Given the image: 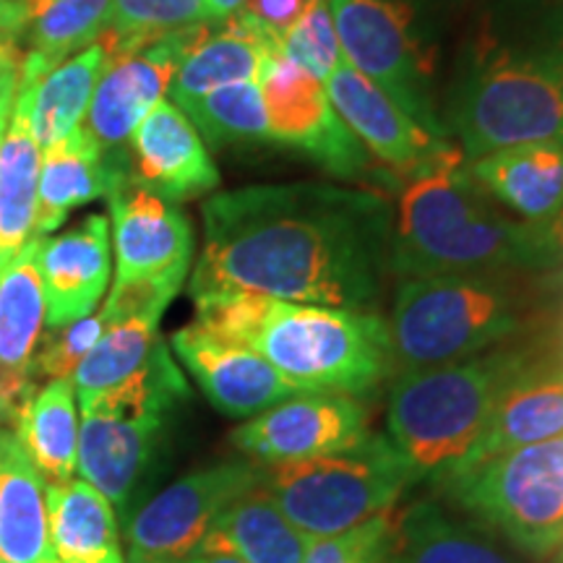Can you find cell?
I'll return each instance as SVG.
<instances>
[{
	"label": "cell",
	"mask_w": 563,
	"mask_h": 563,
	"mask_svg": "<svg viewBox=\"0 0 563 563\" xmlns=\"http://www.w3.org/2000/svg\"><path fill=\"white\" fill-rule=\"evenodd\" d=\"M167 415L81 410L79 462L81 481L95 485L112 506L131 501L165 439Z\"/></svg>",
	"instance_id": "d6986e66"
},
{
	"label": "cell",
	"mask_w": 563,
	"mask_h": 563,
	"mask_svg": "<svg viewBox=\"0 0 563 563\" xmlns=\"http://www.w3.org/2000/svg\"><path fill=\"white\" fill-rule=\"evenodd\" d=\"M191 298L253 292L376 311L391 274L394 207L373 188L266 183L209 196Z\"/></svg>",
	"instance_id": "6da1fadb"
},
{
	"label": "cell",
	"mask_w": 563,
	"mask_h": 563,
	"mask_svg": "<svg viewBox=\"0 0 563 563\" xmlns=\"http://www.w3.org/2000/svg\"><path fill=\"white\" fill-rule=\"evenodd\" d=\"M368 433V410L355 397L300 391L245 420L230 433V441L249 462L266 467L340 452Z\"/></svg>",
	"instance_id": "5bb4252c"
},
{
	"label": "cell",
	"mask_w": 563,
	"mask_h": 563,
	"mask_svg": "<svg viewBox=\"0 0 563 563\" xmlns=\"http://www.w3.org/2000/svg\"><path fill=\"white\" fill-rule=\"evenodd\" d=\"M376 563H389V555H386V559H384V561H376Z\"/></svg>",
	"instance_id": "c3c4849f"
},
{
	"label": "cell",
	"mask_w": 563,
	"mask_h": 563,
	"mask_svg": "<svg viewBox=\"0 0 563 563\" xmlns=\"http://www.w3.org/2000/svg\"><path fill=\"white\" fill-rule=\"evenodd\" d=\"M203 21H209L203 0H112L110 30L102 40L112 55Z\"/></svg>",
	"instance_id": "e575fe53"
},
{
	"label": "cell",
	"mask_w": 563,
	"mask_h": 563,
	"mask_svg": "<svg viewBox=\"0 0 563 563\" xmlns=\"http://www.w3.org/2000/svg\"><path fill=\"white\" fill-rule=\"evenodd\" d=\"M258 481V464L224 462L167 485L125 527L129 563H175L199 553L222 511Z\"/></svg>",
	"instance_id": "30bf717a"
},
{
	"label": "cell",
	"mask_w": 563,
	"mask_h": 563,
	"mask_svg": "<svg viewBox=\"0 0 563 563\" xmlns=\"http://www.w3.org/2000/svg\"><path fill=\"white\" fill-rule=\"evenodd\" d=\"M129 175V159L108 157L89 131L79 125L58 144L42 150L34 238H47L74 209L104 199Z\"/></svg>",
	"instance_id": "603a6c76"
},
{
	"label": "cell",
	"mask_w": 563,
	"mask_h": 563,
	"mask_svg": "<svg viewBox=\"0 0 563 563\" xmlns=\"http://www.w3.org/2000/svg\"><path fill=\"white\" fill-rule=\"evenodd\" d=\"M563 435V344H530L496 394L488 420L462 470L490 456ZM460 470V473H462ZM456 473V475H460Z\"/></svg>",
	"instance_id": "9a60e30c"
},
{
	"label": "cell",
	"mask_w": 563,
	"mask_h": 563,
	"mask_svg": "<svg viewBox=\"0 0 563 563\" xmlns=\"http://www.w3.org/2000/svg\"><path fill=\"white\" fill-rule=\"evenodd\" d=\"M30 3H32V5H34V9H37V13H40L42 9H45V5H47V3H51V0H30Z\"/></svg>",
	"instance_id": "bcb514c9"
},
{
	"label": "cell",
	"mask_w": 563,
	"mask_h": 563,
	"mask_svg": "<svg viewBox=\"0 0 563 563\" xmlns=\"http://www.w3.org/2000/svg\"><path fill=\"white\" fill-rule=\"evenodd\" d=\"M199 30L201 24H196L133 51L108 53L84 125L108 157L129 159L133 131L165 100L175 70L191 51Z\"/></svg>",
	"instance_id": "4fadbf2b"
},
{
	"label": "cell",
	"mask_w": 563,
	"mask_h": 563,
	"mask_svg": "<svg viewBox=\"0 0 563 563\" xmlns=\"http://www.w3.org/2000/svg\"><path fill=\"white\" fill-rule=\"evenodd\" d=\"M203 3H207L209 21H224L235 16V13H241L245 0H203Z\"/></svg>",
	"instance_id": "ee69618b"
},
{
	"label": "cell",
	"mask_w": 563,
	"mask_h": 563,
	"mask_svg": "<svg viewBox=\"0 0 563 563\" xmlns=\"http://www.w3.org/2000/svg\"><path fill=\"white\" fill-rule=\"evenodd\" d=\"M441 129L464 159L563 144V0H490L456 45Z\"/></svg>",
	"instance_id": "7a4b0ae2"
},
{
	"label": "cell",
	"mask_w": 563,
	"mask_h": 563,
	"mask_svg": "<svg viewBox=\"0 0 563 563\" xmlns=\"http://www.w3.org/2000/svg\"><path fill=\"white\" fill-rule=\"evenodd\" d=\"M196 323L256 350L300 391L363 397L397 371L389 321L376 311L228 292L196 300Z\"/></svg>",
	"instance_id": "3957f363"
},
{
	"label": "cell",
	"mask_w": 563,
	"mask_h": 563,
	"mask_svg": "<svg viewBox=\"0 0 563 563\" xmlns=\"http://www.w3.org/2000/svg\"><path fill=\"white\" fill-rule=\"evenodd\" d=\"M258 87L269 141L308 154L336 178L361 180L373 170L368 150L336 115L323 81L277 53L264 68Z\"/></svg>",
	"instance_id": "8fae6325"
},
{
	"label": "cell",
	"mask_w": 563,
	"mask_h": 563,
	"mask_svg": "<svg viewBox=\"0 0 563 563\" xmlns=\"http://www.w3.org/2000/svg\"><path fill=\"white\" fill-rule=\"evenodd\" d=\"M527 347L504 342L464 361L397 373L386 399V435L415 481L439 488L467 464L498 389Z\"/></svg>",
	"instance_id": "5b68a950"
},
{
	"label": "cell",
	"mask_w": 563,
	"mask_h": 563,
	"mask_svg": "<svg viewBox=\"0 0 563 563\" xmlns=\"http://www.w3.org/2000/svg\"><path fill=\"white\" fill-rule=\"evenodd\" d=\"M37 269L47 327L95 313L110 282V220L89 214L74 230L37 238Z\"/></svg>",
	"instance_id": "ffe728a7"
},
{
	"label": "cell",
	"mask_w": 563,
	"mask_h": 563,
	"mask_svg": "<svg viewBox=\"0 0 563 563\" xmlns=\"http://www.w3.org/2000/svg\"><path fill=\"white\" fill-rule=\"evenodd\" d=\"M439 490L522 553H553L563 540V435L490 456Z\"/></svg>",
	"instance_id": "9c48e42d"
},
{
	"label": "cell",
	"mask_w": 563,
	"mask_h": 563,
	"mask_svg": "<svg viewBox=\"0 0 563 563\" xmlns=\"http://www.w3.org/2000/svg\"><path fill=\"white\" fill-rule=\"evenodd\" d=\"M207 543L228 548L245 563H302L313 538L285 517L272 493L258 481L222 511Z\"/></svg>",
	"instance_id": "f1b7e54d"
},
{
	"label": "cell",
	"mask_w": 563,
	"mask_h": 563,
	"mask_svg": "<svg viewBox=\"0 0 563 563\" xmlns=\"http://www.w3.org/2000/svg\"><path fill=\"white\" fill-rule=\"evenodd\" d=\"M58 559L40 470L11 428L0 426V563Z\"/></svg>",
	"instance_id": "d4e9b609"
},
{
	"label": "cell",
	"mask_w": 563,
	"mask_h": 563,
	"mask_svg": "<svg viewBox=\"0 0 563 563\" xmlns=\"http://www.w3.org/2000/svg\"><path fill=\"white\" fill-rule=\"evenodd\" d=\"M11 110H13V102H9V104H0V141H3V133H5V129H9Z\"/></svg>",
	"instance_id": "f6af8a7d"
},
{
	"label": "cell",
	"mask_w": 563,
	"mask_h": 563,
	"mask_svg": "<svg viewBox=\"0 0 563 563\" xmlns=\"http://www.w3.org/2000/svg\"><path fill=\"white\" fill-rule=\"evenodd\" d=\"M34 16H37V9L30 0H0V51L21 47Z\"/></svg>",
	"instance_id": "60d3db41"
},
{
	"label": "cell",
	"mask_w": 563,
	"mask_h": 563,
	"mask_svg": "<svg viewBox=\"0 0 563 563\" xmlns=\"http://www.w3.org/2000/svg\"><path fill=\"white\" fill-rule=\"evenodd\" d=\"M40 159L24 112L11 110L9 129L0 141V272L34 241Z\"/></svg>",
	"instance_id": "4dcf8cb0"
},
{
	"label": "cell",
	"mask_w": 563,
	"mask_h": 563,
	"mask_svg": "<svg viewBox=\"0 0 563 563\" xmlns=\"http://www.w3.org/2000/svg\"><path fill=\"white\" fill-rule=\"evenodd\" d=\"M555 551H559V563H563V540H561V545L555 548Z\"/></svg>",
	"instance_id": "7dc6e473"
},
{
	"label": "cell",
	"mask_w": 563,
	"mask_h": 563,
	"mask_svg": "<svg viewBox=\"0 0 563 563\" xmlns=\"http://www.w3.org/2000/svg\"><path fill=\"white\" fill-rule=\"evenodd\" d=\"M389 563H522L481 525L454 517L435 501L407 506L394 522Z\"/></svg>",
	"instance_id": "4316f807"
},
{
	"label": "cell",
	"mask_w": 563,
	"mask_h": 563,
	"mask_svg": "<svg viewBox=\"0 0 563 563\" xmlns=\"http://www.w3.org/2000/svg\"><path fill=\"white\" fill-rule=\"evenodd\" d=\"M460 0H329L342 58L378 84L415 123L441 129L443 51Z\"/></svg>",
	"instance_id": "52a82bcc"
},
{
	"label": "cell",
	"mask_w": 563,
	"mask_h": 563,
	"mask_svg": "<svg viewBox=\"0 0 563 563\" xmlns=\"http://www.w3.org/2000/svg\"><path fill=\"white\" fill-rule=\"evenodd\" d=\"M323 87L344 125L399 180L426 170L454 144L415 123L378 84L352 68L347 60L334 68Z\"/></svg>",
	"instance_id": "2e32d148"
},
{
	"label": "cell",
	"mask_w": 563,
	"mask_h": 563,
	"mask_svg": "<svg viewBox=\"0 0 563 563\" xmlns=\"http://www.w3.org/2000/svg\"><path fill=\"white\" fill-rule=\"evenodd\" d=\"M498 207L522 222H545L563 207V144L532 141L488 152L467 162Z\"/></svg>",
	"instance_id": "cb8c5ba5"
},
{
	"label": "cell",
	"mask_w": 563,
	"mask_h": 563,
	"mask_svg": "<svg viewBox=\"0 0 563 563\" xmlns=\"http://www.w3.org/2000/svg\"><path fill=\"white\" fill-rule=\"evenodd\" d=\"M47 517L60 563H129L112 504L87 481L51 485Z\"/></svg>",
	"instance_id": "83f0119b"
},
{
	"label": "cell",
	"mask_w": 563,
	"mask_h": 563,
	"mask_svg": "<svg viewBox=\"0 0 563 563\" xmlns=\"http://www.w3.org/2000/svg\"><path fill=\"white\" fill-rule=\"evenodd\" d=\"M108 329L102 311L89 313L84 319L66 323V327H53L51 332L40 336V350L34 352V373H42L51 382L55 378H70L79 368V363L89 355L91 347L100 342V336Z\"/></svg>",
	"instance_id": "8d00e7d4"
},
{
	"label": "cell",
	"mask_w": 563,
	"mask_h": 563,
	"mask_svg": "<svg viewBox=\"0 0 563 563\" xmlns=\"http://www.w3.org/2000/svg\"><path fill=\"white\" fill-rule=\"evenodd\" d=\"M517 272L405 277L389 332L399 371L446 365L514 340L532 319L530 290Z\"/></svg>",
	"instance_id": "8992f818"
},
{
	"label": "cell",
	"mask_w": 563,
	"mask_h": 563,
	"mask_svg": "<svg viewBox=\"0 0 563 563\" xmlns=\"http://www.w3.org/2000/svg\"><path fill=\"white\" fill-rule=\"evenodd\" d=\"M175 563H245V561L241 559V555H235L232 551H228V548L207 543L199 553L188 555V559L175 561Z\"/></svg>",
	"instance_id": "7bdbcfd3"
},
{
	"label": "cell",
	"mask_w": 563,
	"mask_h": 563,
	"mask_svg": "<svg viewBox=\"0 0 563 563\" xmlns=\"http://www.w3.org/2000/svg\"><path fill=\"white\" fill-rule=\"evenodd\" d=\"M183 112L201 133L203 144L224 146L269 141V123H266L258 81L228 84L186 104Z\"/></svg>",
	"instance_id": "836d02e7"
},
{
	"label": "cell",
	"mask_w": 563,
	"mask_h": 563,
	"mask_svg": "<svg viewBox=\"0 0 563 563\" xmlns=\"http://www.w3.org/2000/svg\"><path fill=\"white\" fill-rule=\"evenodd\" d=\"M24 51L13 47V51H0V104H9L16 97L19 84V68Z\"/></svg>",
	"instance_id": "b9f144b4"
},
{
	"label": "cell",
	"mask_w": 563,
	"mask_h": 563,
	"mask_svg": "<svg viewBox=\"0 0 563 563\" xmlns=\"http://www.w3.org/2000/svg\"><path fill=\"white\" fill-rule=\"evenodd\" d=\"M157 327L159 319H146V316L108 323L100 342L70 376L81 407L95 402L100 394L115 389L118 384L129 382L133 373L144 368L162 340Z\"/></svg>",
	"instance_id": "d6a6232c"
},
{
	"label": "cell",
	"mask_w": 563,
	"mask_h": 563,
	"mask_svg": "<svg viewBox=\"0 0 563 563\" xmlns=\"http://www.w3.org/2000/svg\"><path fill=\"white\" fill-rule=\"evenodd\" d=\"M279 53L319 81H327L334 74L344 58L329 0H311L306 5L292 30L282 40Z\"/></svg>",
	"instance_id": "d590c367"
},
{
	"label": "cell",
	"mask_w": 563,
	"mask_h": 563,
	"mask_svg": "<svg viewBox=\"0 0 563 563\" xmlns=\"http://www.w3.org/2000/svg\"><path fill=\"white\" fill-rule=\"evenodd\" d=\"M45 321V295L37 269V238L0 272V426L13 420L32 397V365Z\"/></svg>",
	"instance_id": "44dd1931"
},
{
	"label": "cell",
	"mask_w": 563,
	"mask_h": 563,
	"mask_svg": "<svg viewBox=\"0 0 563 563\" xmlns=\"http://www.w3.org/2000/svg\"><path fill=\"white\" fill-rule=\"evenodd\" d=\"M527 272L563 287V207L545 222H527Z\"/></svg>",
	"instance_id": "f35d334b"
},
{
	"label": "cell",
	"mask_w": 563,
	"mask_h": 563,
	"mask_svg": "<svg viewBox=\"0 0 563 563\" xmlns=\"http://www.w3.org/2000/svg\"><path fill=\"white\" fill-rule=\"evenodd\" d=\"M258 473L285 517L313 540L347 532L391 511L405 490L418 483L389 435L373 433L350 449L302 462L266 464Z\"/></svg>",
	"instance_id": "ba28073f"
},
{
	"label": "cell",
	"mask_w": 563,
	"mask_h": 563,
	"mask_svg": "<svg viewBox=\"0 0 563 563\" xmlns=\"http://www.w3.org/2000/svg\"><path fill=\"white\" fill-rule=\"evenodd\" d=\"M11 431L51 485L74 481L79 462V415L70 378H55L34 391L19 410Z\"/></svg>",
	"instance_id": "f546056e"
},
{
	"label": "cell",
	"mask_w": 563,
	"mask_h": 563,
	"mask_svg": "<svg viewBox=\"0 0 563 563\" xmlns=\"http://www.w3.org/2000/svg\"><path fill=\"white\" fill-rule=\"evenodd\" d=\"M173 350L203 397L228 418L251 420L300 394L256 350L211 334L196 321L173 334Z\"/></svg>",
	"instance_id": "e0dca14e"
},
{
	"label": "cell",
	"mask_w": 563,
	"mask_h": 563,
	"mask_svg": "<svg viewBox=\"0 0 563 563\" xmlns=\"http://www.w3.org/2000/svg\"><path fill=\"white\" fill-rule=\"evenodd\" d=\"M47 563H60V561H58V559H53V561H47Z\"/></svg>",
	"instance_id": "681fc988"
},
{
	"label": "cell",
	"mask_w": 563,
	"mask_h": 563,
	"mask_svg": "<svg viewBox=\"0 0 563 563\" xmlns=\"http://www.w3.org/2000/svg\"><path fill=\"white\" fill-rule=\"evenodd\" d=\"M129 175L170 203L201 199L220 188V170L201 133L170 100H162L133 131Z\"/></svg>",
	"instance_id": "ac0fdd59"
},
{
	"label": "cell",
	"mask_w": 563,
	"mask_h": 563,
	"mask_svg": "<svg viewBox=\"0 0 563 563\" xmlns=\"http://www.w3.org/2000/svg\"><path fill=\"white\" fill-rule=\"evenodd\" d=\"M112 0H51L24 34L19 84L37 81L42 74L74 58L110 30Z\"/></svg>",
	"instance_id": "1f68e13d"
},
{
	"label": "cell",
	"mask_w": 563,
	"mask_h": 563,
	"mask_svg": "<svg viewBox=\"0 0 563 563\" xmlns=\"http://www.w3.org/2000/svg\"><path fill=\"white\" fill-rule=\"evenodd\" d=\"M311 0H245L243 11L245 16L256 21L262 30L282 45L285 34L292 30L295 21L306 11Z\"/></svg>",
	"instance_id": "ab89813d"
},
{
	"label": "cell",
	"mask_w": 563,
	"mask_h": 563,
	"mask_svg": "<svg viewBox=\"0 0 563 563\" xmlns=\"http://www.w3.org/2000/svg\"><path fill=\"white\" fill-rule=\"evenodd\" d=\"M527 272V222L498 209L452 144L399 194L391 232V274Z\"/></svg>",
	"instance_id": "277c9868"
},
{
	"label": "cell",
	"mask_w": 563,
	"mask_h": 563,
	"mask_svg": "<svg viewBox=\"0 0 563 563\" xmlns=\"http://www.w3.org/2000/svg\"><path fill=\"white\" fill-rule=\"evenodd\" d=\"M104 63L108 45L97 40L87 51L63 60L32 84H16L13 110L24 112L40 150L58 144L87 118Z\"/></svg>",
	"instance_id": "484cf974"
},
{
	"label": "cell",
	"mask_w": 563,
	"mask_h": 563,
	"mask_svg": "<svg viewBox=\"0 0 563 563\" xmlns=\"http://www.w3.org/2000/svg\"><path fill=\"white\" fill-rule=\"evenodd\" d=\"M394 517L391 511L378 514L368 522L352 527L347 532L332 534V538L313 540L311 551L302 563H376L391 553L394 543Z\"/></svg>",
	"instance_id": "74e56055"
},
{
	"label": "cell",
	"mask_w": 563,
	"mask_h": 563,
	"mask_svg": "<svg viewBox=\"0 0 563 563\" xmlns=\"http://www.w3.org/2000/svg\"><path fill=\"white\" fill-rule=\"evenodd\" d=\"M115 282L112 287L150 285L178 295L194 258V228L178 203L165 201L125 178L108 196Z\"/></svg>",
	"instance_id": "7c38bea8"
},
{
	"label": "cell",
	"mask_w": 563,
	"mask_h": 563,
	"mask_svg": "<svg viewBox=\"0 0 563 563\" xmlns=\"http://www.w3.org/2000/svg\"><path fill=\"white\" fill-rule=\"evenodd\" d=\"M277 53L279 42L245 13L224 21H203L199 37L175 70L167 97L183 110L228 84L258 81Z\"/></svg>",
	"instance_id": "7402d4cb"
}]
</instances>
